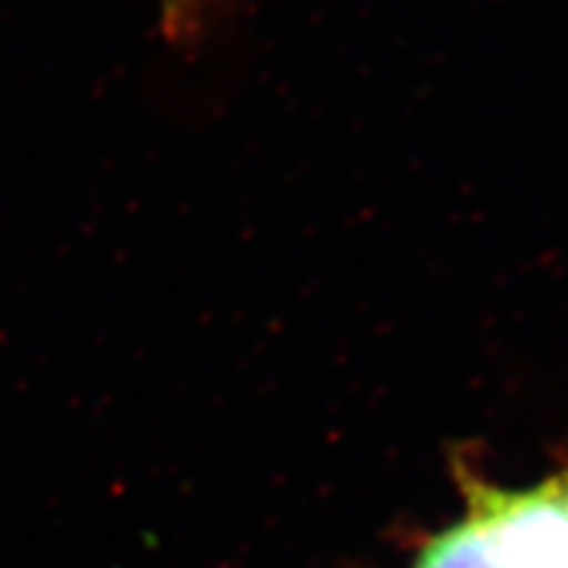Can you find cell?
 I'll return each mask as SVG.
<instances>
[{
	"instance_id": "cell-1",
	"label": "cell",
	"mask_w": 568,
	"mask_h": 568,
	"mask_svg": "<svg viewBox=\"0 0 568 568\" xmlns=\"http://www.w3.org/2000/svg\"><path fill=\"white\" fill-rule=\"evenodd\" d=\"M414 568H568V474L531 489L468 485V510Z\"/></svg>"
},
{
	"instance_id": "cell-2",
	"label": "cell",
	"mask_w": 568,
	"mask_h": 568,
	"mask_svg": "<svg viewBox=\"0 0 568 568\" xmlns=\"http://www.w3.org/2000/svg\"><path fill=\"white\" fill-rule=\"evenodd\" d=\"M163 3V13H166V24L172 27H180L184 24V19L190 17V9L197 3V0H161Z\"/></svg>"
}]
</instances>
